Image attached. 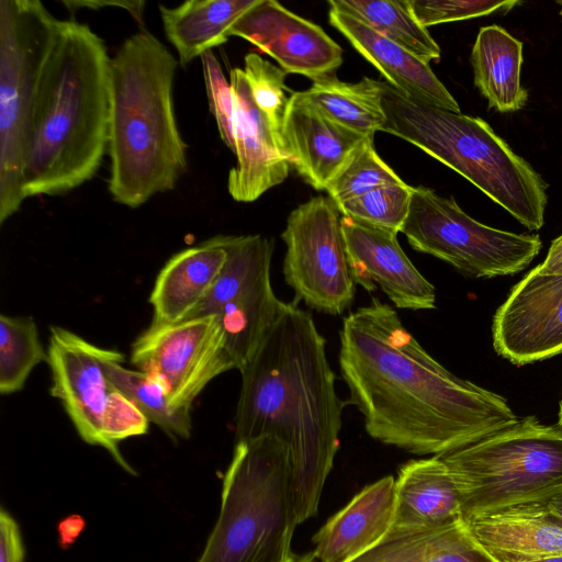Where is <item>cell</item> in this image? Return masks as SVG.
Masks as SVG:
<instances>
[{
  "label": "cell",
  "mask_w": 562,
  "mask_h": 562,
  "mask_svg": "<svg viewBox=\"0 0 562 562\" xmlns=\"http://www.w3.org/2000/svg\"><path fill=\"white\" fill-rule=\"evenodd\" d=\"M340 374L370 437L417 456H440L516 424L506 398L434 359L378 297L339 331Z\"/></svg>",
  "instance_id": "cell-1"
},
{
  "label": "cell",
  "mask_w": 562,
  "mask_h": 562,
  "mask_svg": "<svg viewBox=\"0 0 562 562\" xmlns=\"http://www.w3.org/2000/svg\"><path fill=\"white\" fill-rule=\"evenodd\" d=\"M313 316L295 302L240 371L235 443L274 436L289 449L299 525L318 512L339 449L342 402Z\"/></svg>",
  "instance_id": "cell-2"
},
{
  "label": "cell",
  "mask_w": 562,
  "mask_h": 562,
  "mask_svg": "<svg viewBox=\"0 0 562 562\" xmlns=\"http://www.w3.org/2000/svg\"><path fill=\"white\" fill-rule=\"evenodd\" d=\"M111 58L90 26L58 21L38 75L25 199L66 194L100 169L109 143Z\"/></svg>",
  "instance_id": "cell-3"
},
{
  "label": "cell",
  "mask_w": 562,
  "mask_h": 562,
  "mask_svg": "<svg viewBox=\"0 0 562 562\" xmlns=\"http://www.w3.org/2000/svg\"><path fill=\"white\" fill-rule=\"evenodd\" d=\"M179 65L147 30L128 36L111 58L108 189L136 209L173 190L188 168L173 106Z\"/></svg>",
  "instance_id": "cell-4"
},
{
  "label": "cell",
  "mask_w": 562,
  "mask_h": 562,
  "mask_svg": "<svg viewBox=\"0 0 562 562\" xmlns=\"http://www.w3.org/2000/svg\"><path fill=\"white\" fill-rule=\"evenodd\" d=\"M376 81L386 119L381 132L457 171L529 231L543 226L548 184L486 121L420 103Z\"/></svg>",
  "instance_id": "cell-5"
},
{
  "label": "cell",
  "mask_w": 562,
  "mask_h": 562,
  "mask_svg": "<svg viewBox=\"0 0 562 562\" xmlns=\"http://www.w3.org/2000/svg\"><path fill=\"white\" fill-rule=\"evenodd\" d=\"M297 525L288 447L274 436L236 442L198 562H290Z\"/></svg>",
  "instance_id": "cell-6"
},
{
  "label": "cell",
  "mask_w": 562,
  "mask_h": 562,
  "mask_svg": "<svg viewBox=\"0 0 562 562\" xmlns=\"http://www.w3.org/2000/svg\"><path fill=\"white\" fill-rule=\"evenodd\" d=\"M439 457L456 481L461 520L544 498L562 486V429L535 416Z\"/></svg>",
  "instance_id": "cell-7"
},
{
  "label": "cell",
  "mask_w": 562,
  "mask_h": 562,
  "mask_svg": "<svg viewBox=\"0 0 562 562\" xmlns=\"http://www.w3.org/2000/svg\"><path fill=\"white\" fill-rule=\"evenodd\" d=\"M38 0L0 1V224L25 200L29 153L41 66L58 23Z\"/></svg>",
  "instance_id": "cell-8"
},
{
  "label": "cell",
  "mask_w": 562,
  "mask_h": 562,
  "mask_svg": "<svg viewBox=\"0 0 562 562\" xmlns=\"http://www.w3.org/2000/svg\"><path fill=\"white\" fill-rule=\"evenodd\" d=\"M401 233L415 250L473 278L515 274L529 266L542 247L539 235L482 224L453 198H443L423 186L414 188Z\"/></svg>",
  "instance_id": "cell-9"
},
{
  "label": "cell",
  "mask_w": 562,
  "mask_h": 562,
  "mask_svg": "<svg viewBox=\"0 0 562 562\" xmlns=\"http://www.w3.org/2000/svg\"><path fill=\"white\" fill-rule=\"evenodd\" d=\"M341 213L329 196L317 195L288 216L283 277L295 300L329 315H339L355 297L341 226Z\"/></svg>",
  "instance_id": "cell-10"
},
{
  "label": "cell",
  "mask_w": 562,
  "mask_h": 562,
  "mask_svg": "<svg viewBox=\"0 0 562 562\" xmlns=\"http://www.w3.org/2000/svg\"><path fill=\"white\" fill-rule=\"evenodd\" d=\"M131 361L164 385L171 406L188 411L214 378L235 369L215 314L151 322L133 342Z\"/></svg>",
  "instance_id": "cell-11"
},
{
  "label": "cell",
  "mask_w": 562,
  "mask_h": 562,
  "mask_svg": "<svg viewBox=\"0 0 562 562\" xmlns=\"http://www.w3.org/2000/svg\"><path fill=\"white\" fill-rule=\"evenodd\" d=\"M114 352L64 327L49 328V393L61 403L80 438L106 451L105 416L120 393L105 373V363Z\"/></svg>",
  "instance_id": "cell-12"
},
{
  "label": "cell",
  "mask_w": 562,
  "mask_h": 562,
  "mask_svg": "<svg viewBox=\"0 0 562 562\" xmlns=\"http://www.w3.org/2000/svg\"><path fill=\"white\" fill-rule=\"evenodd\" d=\"M495 351L516 366L562 352V274L530 270L493 318Z\"/></svg>",
  "instance_id": "cell-13"
},
{
  "label": "cell",
  "mask_w": 562,
  "mask_h": 562,
  "mask_svg": "<svg viewBox=\"0 0 562 562\" xmlns=\"http://www.w3.org/2000/svg\"><path fill=\"white\" fill-rule=\"evenodd\" d=\"M229 36L248 41L286 74L312 80L334 75L342 63L341 47L321 26L273 0H259L233 25Z\"/></svg>",
  "instance_id": "cell-14"
},
{
  "label": "cell",
  "mask_w": 562,
  "mask_h": 562,
  "mask_svg": "<svg viewBox=\"0 0 562 562\" xmlns=\"http://www.w3.org/2000/svg\"><path fill=\"white\" fill-rule=\"evenodd\" d=\"M350 273L368 292L376 285L397 308L432 310L436 289L403 251L397 233L341 217Z\"/></svg>",
  "instance_id": "cell-15"
},
{
  "label": "cell",
  "mask_w": 562,
  "mask_h": 562,
  "mask_svg": "<svg viewBox=\"0 0 562 562\" xmlns=\"http://www.w3.org/2000/svg\"><path fill=\"white\" fill-rule=\"evenodd\" d=\"M229 82L236 165L228 172L227 190L235 201L248 203L282 183L291 166L280 137L252 99L244 69L233 68Z\"/></svg>",
  "instance_id": "cell-16"
},
{
  "label": "cell",
  "mask_w": 562,
  "mask_h": 562,
  "mask_svg": "<svg viewBox=\"0 0 562 562\" xmlns=\"http://www.w3.org/2000/svg\"><path fill=\"white\" fill-rule=\"evenodd\" d=\"M364 138L323 114L303 91L290 95L281 127L283 151L291 168L314 189L326 190Z\"/></svg>",
  "instance_id": "cell-17"
},
{
  "label": "cell",
  "mask_w": 562,
  "mask_h": 562,
  "mask_svg": "<svg viewBox=\"0 0 562 562\" xmlns=\"http://www.w3.org/2000/svg\"><path fill=\"white\" fill-rule=\"evenodd\" d=\"M474 542L493 562H533L562 554V527L541 499L462 520Z\"/></svg>",
  "instance_id": "cell-18"
},
{
  "label": "cell",
  "mask_w": 562,
  "mask_h": 562,
  "mask_svg": "<svg viewBox=\"0 0 562 562\" xmlns=\"http://www.w3.org/2000/svg\"><path fill=\"white\" fill-rule=\"evenodd\" d=\"M395 479L384 476L361 490L315 533L316 562H348L379 543L392 529Z\"/></svg>",
  "instance_id": "cell-19"
},
{
  "label": "cell",
  "mask_w": 562,
  "mask_h": 562,
  "mask_svg": "<svg viewBox=\"0 0 562 562\" xmlns=\"http://www.w3.org/2000/svg\"><path fill=\"white\" fill-rule=\"evenodd\" d=\"M328 18L329 23L391 86L420 103L461 113L459 103L429 64L349 14L330 9Z\"/></svg>",
  "instance_id": "cell-20"
},
{
  "label": "cell",
  "mask_w": 562,
  "mask_h": 562,
  "mask_svg": "<svg viewBox=\"0 0 562 562\" xmlns=\"http://www.w3.org/2000/svg\"><path fill=\"white\" fill-rule=\"evenodd\" d=\"M461 521L456 481L439 456L409 460L395 480V514L392 528L440 529Z\"/></svg>",
  "instance_id": "cell-21"
},
{
  "label": "cell",
  "mask_w": 562,
  "mask_h": 562,
  "mask_svg": "<svg viewBox=\"0 0 562 562\" xmlns=\"http://www.w3.org/2000/svg\"><path fill=\"white\" fill-rule=\"evenodd\" d=\"M226 258L222 235L170 257L157 274L149 296L153 322L173 324L189 318L211 291Z\"/></svg>",
  "instance_id": "cell-22"
},
{
  "label": "cell",
  "mask_w": 562,
  "mask_h": 562,
  "mask_svg": "<svg viewBox=\"0 0 562 562\" xmlns=\"http://www.w3.org/2000/svg\"><path fill=\"white\" fill-rule=\"evenodd\" d=\"M259 0H189L177 7L159 4L166 38L181 67L225 44L233 25Z\"/></svg>",
  "instance_id": "cell-23"
},
{
  "label": "cell",
  "mask_w": 562,
  "mask_h": 562,
  "mask_svg": "<svg viewBox=\"0 0 562 562\" xmlns=\"http://www.w3.org/2000/svg\"><path fill=\"white\" fill-rule=\"evenodd\" d=\"M474 85L488 109L501 113L525 108L528 91L521 86L522 43L499 25L480 29L470 56Z\"/></svg>",
  "instance_id": "cell-24"
},
{
  "label": "cell",
  "mask_w": 562,
  "mask_h": 562,
  "mask_svg": "<svg viewBox=\"0 0 562 562\" xmlns=\"http://www.w3.org/2000/svg\"><path fill=\"white\" fill-rule=\"evenodd\" d=\"M348 562H493L462 520L440 529L392 528L374 547Z\"/></svg>",
  "instance_id": "cell-25"
},
{
  "label": "cell",
  "mask_w": 562,
  "mask_h": 562,
  "mask_svg": "<svg viewBox=\"0 0 562 562\" xmlns=\"http://www.w3.org/2000/svg\"><path fill=\"white\" fill-rule=\"evenodd\" d=\"M285 302L267 279L226 303L217 315L226 350L239 372L250 362Z\"/></svg>",
  "instance_id": "cell-26"
},
{
  "label": "cell",
  "mask_w": 562,
  "mask_h": 562,
  "mask_svg": "<svg viewBox=\"0 0 562 562\" xmlns=\"http://www.w3.org/2000/svg\"><path fill=\"white\" fill-rule=\"evenodd\" d=\"M303 94L327 117L366 137H374L385 124L375 79L363 77L352 83L339 80L334 74L314 79Z\"/></svg>",
  "instance_id": "cell-27"
},
{
  "label": "cell",
  "mask_w": 562,
  "mask_h": 562,
  "mask_svg": "<svg viewBox=\"0 0 562 562\" xmlns=\"http://www.w3.org/2000/svg\"><path fill=\"white\" fill-rule=\"evenodd\" d=\"M222 238L226 261L211 291L189 318L214 315L239 294L270 279L272 239L258 234Z\"/></svg>",
  "instance_id": "cell-28"
},
{
  "label": "cell",
  "mask_w": 562,
  "mask_h": 562,
  "mask_svg": "<svg viewBox=\"0 0 562 562\" xmlns=\"http://www.w3.org/2000/svg\"><path fill=\"white\" fill-rule=\"evenodd\" d=\"M328 4L330 9L353 16L427 64L440 59L439 45L417 21L408 0H329Z\"/></svg>",
  "instance_id": "cell-29"
},
{
  "label": "cell",
  "mask_w": 562,
  "mask_h": 562,
  "mask_svg": "<svg viewBox=\"0 0 562 562\" xmlns=\"http://www.w3.org/2000/svg\"><path fill=\"white\" fill-rule=\"evenodd\" d=\"M125 357L115 350L105 363L111 383L148 419L172 438L188 439L192 430L191 411L171 406L164 385L153 375L131 370L122 363Z\"/></svg>",
  "instance_id": "cell-30"
},
{
  "label": "cell",
  "mask_w": 562,
  "mask_h": 562,
  "mask_svg": "<svg viewBox=\"0 0 562 562\" xmlns=\"http://www.w3.org/2000/svg\"><path fill=\"white\" fill-rule=\"evenodd\" d=\"M35 321L31 316L0 315V393L21 391L32 370L47 362Z\"/></svg>",
  "instance_id": "cell-31"
},
{
  "label": "cell",
  "mask_w": 562,
  "mask_h": 562,
  "mask_svg": "<svg viewBox=\"0 0 562 562\" xmlns=\"http://www.w3.org/2000/svg\"><path fill=\"white\" fill-rule=\"evenodd\" d=\"M373 137H366L334 176L325 191L337 204L380 187L404 181L378 155Z\"/></svg>",
  "instance_id": "cell-32"
},
{
  "label": "cell",
  "mask_w": 562,
  "mask_h": 562,
  "mask_svg": "<svg viewBox=\"0 0 562 562\" xmlns=\"http://www.w3.org/2000/svg\"><path fill=\"white\" fill-rule=\"evenodd\" d=\"M414 188L405 182L380 187L337 205L342 216L398 234L408 215Z\"/></svg>",
  "instance_id": "cell-33"
},
{
  "label": "cell",
  "mask_w": 562,
  "mask_h": 562,
  "mask_svg": "<svg viewBox=\"0 0 562 562\" xmlns=\"http://www.w3.org/2000/svg\"><path fill=\"white\" fill-rule=\"evenodd\" d=\"M244 72L256 105L281 139L283 116L290 98L285 95L286 72L257 53L245 56Z\"/></svg>",
  "instance_id": "cell-34"
},
{
  "label": "cell",
  "mask_w": 562,
  "mask_h": 562,
  "mask_svg": "<svg viewBox=\"0 0 562 562\" xmlns=\"http://www.w3.org/2000/svg\"><path fill=\"white\" fill-rule=\"evenodd\" d=\"M412 12L424 26L507 13L520 1L492 0H408Z\"/></svg>",
  "instance_id": "cell-35"
},
{
  "label": "cell",
  "mask_w": 562,
  "mask_h": 562,
  "mask_svg": "<svg viewBox=\"0 0 562 562\" xmlns=\"http://www.w3.org/2000/svg\"><path fill=\"white\" fill-rule=\"evenodd\" d=\"M201 59L210 111L223 143L234 153V102L231 82L212 50L203 54Z\"/></svg>",
  "instance_id": "cell-36"
},
{
  "label": "cell",
  "mask_w": 562,
  "mask_h": 562,
  "mask_svg": "<svg viewBox=\"0 0 562 562\" xmlns=\"http://www.w3.org/2000/svg\"><path fill=\"white\" fill-rule=\"evenodd\" d=\"M25 549L20 527L13 516L0 510V562H24Z\"/></svg>",
  "instance_id": "cell-37"
},
{
  "label": "cell",
  "mask_w": 562,
  "mask_h": 562,
  "mask_svg": "<svg viewBox=\"0 0 562 562\" xmlns=\"http://www.w3.org/2000/svg\"><path fill=\"white\" fill-rule=\"evenodd\" d=\"M72 14L79 9L99 10L103 7H119L126 10L136 21L143 23L145 1L67 0L61 2Z\"/></svg>",
  "instance_id": "cell-38"
},
{
  "label": "cell",
  "mask_w": 562,
  "mask_h": 562,
  "mask_svg": "<svg viewBox=\"0 0 562 562\" xmlns=\"http://www.w3.org/2000/svg\"><path fill=\"white\" fill-rule=\"evenodd\" d=\"M536 269L541 274H562V235L551 243L546 259Z\"/></svg>",
  "instance_id": "cell-39"
},
{
  "label": "cell",
  "mask_w": 562,
  "mask_h": 562,
  "mask_svg": "<svg viewBox=\"0 0 562 562\" xmlns=\"http://www.w3.org/2000/svg\"><path fill=\"white\" fill-rule=\"evenodd\" d=\"M541 502L551 519L562 527V486Z\"/></svg>",
  "instance_id": "cell-40"
},
{
  "label": "cell",
  "mask_w": 562,
  "mask_h": 562,
  "mask_svg": "<svg viewBox=\"0 0 562 562\" xmlns=\"http://www.w3.org/2000/svg\"><path fill=\"white\" fill-rule=\"evenodd\" d=\"M296 562H316L313 552H308L305 554H301L297 558Z\"/></svg>",
  "instance_id": "cell-41"
},
{
  "label": "cell",
  "mask_w": 562,
  "mask_h": 562,
  "mask_svg": "<svg viewBox=\"0 0 562 562\" xmlns=\"http://www.w3.org/2000/svg\"><path fill=\"white\" fill-rule=\"evenodd\" d=\"M533 562H562V554L561 555H554V557L546 558V559L533 561Z\"/></svg>",
  "instance_id": "cell-42"
},
{
  "label": "cell",
  "mask_w": 562,
  "mask_h": 562,
  "mask_svg": "<svg viewBox=\"0 0 562 562\" xmlns=\"http://www.w3.org/2000/svg\"><path fill=\"white\" fill-rule=\"evenodd\" d=\"M558 425L562 429V405L561 404H560V409H559V414H558Z\"/></svg>",
  "instance_id": "cell-43"
},
{
  "label": "cell",
  "mask_w": 562,
  "mask_h": 562,
  "mask_svg": "<svg viewBox=\"0 0 562 562\" xmlns=\"http://www.w3.org/2000/svg\"><path fill=\"white\" fill-rule=\"evenodd\" d=\"M557 3L561 7V9H560V12H559V13H560V16H561V19H562V0H558V1H557Z\"/></svg>",
  "instance_id": "cell-44"
},
{
  "label": "cell",
  "mask_w": 562,
  "mask_h": 562,
  "mask_svg": "<svg viewBox=\"0 0 562 562\" xmlns=\"http://www.w3.org/2000/svg\"><path fill=\"white\" fill-rule=\"evenodd\" d=\"M297 558H299V555H296V557H295L292 561H290V562H296V561H297Z\"/></svg>",
  "instance_id": "cell-45"
},
{
  "label": "cell",
  "mask_w": 562,
  "mask_h": 562,
  "mask_svg": "<svg viewBox=\"0 0 562 562\" xmlns=\"http://www.w3.org/2000/svg\"><path fill=\"white\" fill-rule=\"evenodd\" d=\"M560 404L562 405V402Z\"/></svg>",
  "instance_id": "cell-46"
}]
</instances>
